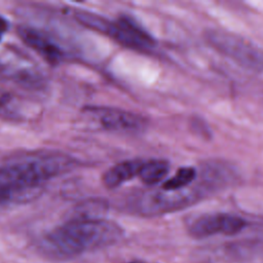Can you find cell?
I'll list each match as a JSON object with an SVG mask.
<instances>
[{
    "mask_svg": "<svg viewBox=\"0 0 263 263\" xmlns=\"http://www.w3.org/2000/svg\"><path fill=\"white\" fill-rule=\"evenodd\" d=\"M76 165L65 155L46 154L29 157L0 167V202L23 203L36 198L43 184Z\"/></svg>",
    "mask_w": 263,
    "mask_h": 263,
    "instance_id": "6da1fadb",
    "label": "cell"
},
{
    "mask_svg": "<svg viewBox=\"0 0 263 263\" xmlns=\"http://www.w3.org/2000/svg\"><path fill=\"white\" fill-rule=\"evenodd\" d=\"M121 236V228L112 221L78 218L46 234L42 240V249L53 257L69 258L110 246L118 241Z\"/></svg>",
    "mask_w": 263,
    "mask_h": 263,
    "instance_id": "7a4b0ae2",
    "label": "cell"
},
{
    "mask_svg": "<svg viewBox=\"0 0 263 263\" xmlns=\"http://www.w3.org/2000/svg\"><path fill=\"white\" fill-rule=\"evenodd\" d=\"M201 176L200 182L191 189L186 188L178 191L160 189L140 192L134 196L132 208L145 216L167 214L192 205L204 198L210 192L219 189L226 182L223 173L215 165L206 164Z\"/></svg>",
    "mask_w": 263,
    "mask_h": 263,
    "instance_id": "3957f363",
    "label": "cell"
},
{
    "mask_svg": "<svg viewBox=\"0 0 263 263\" xmlns=\"http://www.w3.org/2000/svg\"><path fill=\"white\" fill-rule=\"evenodd\" d=\"M206 42L223 55L238 65L255 70H263V50L247 39L224 30L212 29L204 33Z\"/></svg>",
    "mask_w": 263,
    "mask_h": 263,
    "instance_id": "277c9868",
    "label": "cell"
},
{
    "mask_svg": "<svg viewBox=\"0 0 263 263\" xmlns=\"http://www.w3.org/2000/svg\"><path fill=\"white\" fill-rule=\"evenodd\" d=\"M247 226L246 220L231 214H204L194 219L188 226L189 234L194 238H206L217 234L234 235Z\"/></svg>",
    "mask_w": 263,
    "mask_h": 263,
    "instance_id": "5b68a950",
    "label": "cell"
},
{
    "mask_svg": "<svg viewBox=\"0 0 263 263\" xmlns=\"http://www.w3.org/2000/svg\"><path fill=\"white\" fill-rule=\"evenodd\" d=\"M100 32L136 50H151L155 45L154 39L127 17H120L115 22H109L105 18Z\"/></svg>",
    "mask_w": 263,
    "mask_h": 263,
    "instance_id": "8992f818",
    "label": "cell"
},
{
    "mask_svg": "<svg viewBox=\"0 0 263 263\" xmlns=\"http://www.w3.org/2000/svg\"><path fill=\"white\" fill-rule=\"evenodd\" d=\"M0 71L26 87L38 88L44 82L39 69L26 57L11 49L0 53Z\"/></svg>",
    "mask_w": 263,
    "mask_h": 263,
    "instance_id": "52a82bcc",
    "label": "cell"
},
{
    "mask_svg": "<svg viewBox=\"0 0 263 263\" xmlns=\"http://www.w3.org/2000/svg\"><path fill=\"white\" fill-rule=\"evenodd\" d=\"M86 112L96 118L103 128L113 132L136 133L143 130L146 126V120L143 117L120 109L91 107L87 108Z\"/></svg>",
    "mask_w": 263,
    "mask_h": 263,
    "instance_id": "ba28073f",
    "label": "cell"
},
{
    "mask_svg": "<svg viewBox=\"0 0 263 263\" xmlns=\"http://www.w3.org/2000/svg\"><path fill=\"white\" fill-rule=\"evenodd\" d=\"M18 35L24 42L38 52L48 63L59 64L63 58L64 52L62 48L46 34L29 27H22L18 29Z\"/></svg>",
    "mask_w": 263,
    "mask_h": 263,
    "instance_id": "9c48e42d",
    "label": "cell"
},
{
    "mask_svg": "<svg viewBox=\"0 0 263 263\" xmlns=\"http://www.w3.org/2000/svg\"><path fill=\"white\" fill-rule=\"evenodd\" d=\"M143 163L144 161L141 159H130L117 163L104 175V185L110 189L122 185L124 182L139 176Z\"/></svg>",
    "mask_w": 263,
    "mask_h": 263,
    "instance_id": "30bf717a",
    "label": "cell"
},
{
    "mask_svg": "<svg viewBox=\"0 0 263 263\" xmlns=\"http://www.w3.org/2000/svg\"><path fill=\"white\" fill-rule=\"evenodd\" d=\"M170 164L163 159H151L144 161L139 177L147 185H155L168 173Z\"/></svg>",
    "mask_w": 263,
    "mask_h": 263,
    "instance_id": "8fae6325",
    "label": "cell"
},
{
    "mask_svg": "<svg viewBox=\"0 0 263 263\" xmlns=\"http://www.w3.org/2000/svg\"><path fill=\"white\" fill-rule=\"evenodd\" d=\"M197 178V171L192 166H184L177 171V173L165 181L161 189L166 191H178L188 188V186L193 183Z\"/></svg>",
    "mask_w": 263,
    "mask_h": 263,
    "instance_id": "7c38bea8",
    "label": "cell"
},
{
    "mask_svg": "<svg viewBox=\"0 0 263 263\" xmlns=\"http://www.w3.org/2000/svg\"><path fill=\"white\" fill-rule=\"evenodd\" d=\"M7 27H8L7 22L3 17L0 16V36L2 33H4L7 30Z\"/></svg>",
    "mask_w": 263,
    "mask_h": 263,
    "instance_id": "4fadbf2b",
    "label": "cell"
},
{
    "mask_svg": "<svg viewBox=\"0 0 263 263\" xmlns=\"http://www.w3.org/2000/svg\"><path fill=\"white\" fill-rule=\"evenodd\" d=\"M133 263H150V262H144V261H135Z\"/></svg>",
    "mask_w": 263,
    "mask_h": 263,
    "instance_id": "5bb4252c",
    "label": "cell"
}]
</instances>
